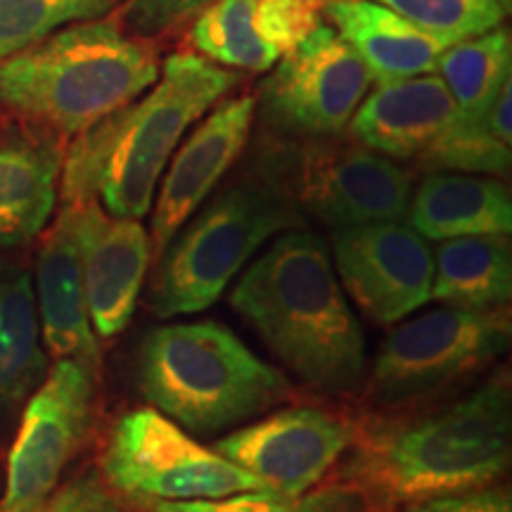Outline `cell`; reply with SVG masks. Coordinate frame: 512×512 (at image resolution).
Listing matches in <instances>:
<instances>
[{
  "instance_id": "6da1fadb",
  "label": "cell",
  "mask_w": 512,
  "mask_h": 512,
  "mask_svg": "<svg viewBox=\"0 0 512 512\" xmlns=\"http://www.w3.org/2000/svg\"><path fill=\"white\" fill-rule=\"evenodd\" d=\"M510 448V380L496 375L448 406L354 427L342 475L373 505H406L491 486Z\"/></svg>"
},
{
  "instance_id": "7a4b0ae2",
  "label": "cell",
  "mask_w": 512,
  "mask_h": 512,
  "mask_svg": "<svg viewBox=\"0 0 512 512\" xmlns=\"http://www.w3.org/2000/svg\"><path fill=\"white\" fill-rule=\"evenodd\" d=\"M235 86L238 76L200 55L166 57L143 95L74 136L62 159V202L93 200L119 219H143L185 133Z\"/></svg>"
},
{
  "instance_id": "3957f363",
  "label": "cell",
  "mask_w": 512,
  "mask_h": 512,
  "mask_svg": "<svg viewBox=\"0 0 512 512\" xmlns=\"http://www.w3.org/2000/svg\"><path fill=\"white\" fill-rule=\"evenodd\" d=\"M230 306L306 387L349 394L363 384L366 335L318 235L285 230L240 275Z\"/></svg>"
},
{
  "instance_id": "277c9868",
  "label": "cell",
  "mask_w": 512,
  "mask_h": 512,
  "mask_svg": "<svg viewBox=\"0 0 512 512\" xmlns=\"http://www.w3.org/2000/svg\"><path fill=\"white\" fill-rule=\"evenodd\" d=\"M159 76L155 46L117 19H88L0 62V107L29 126L74 138L143 95Z\"/></svg>"
},
{
  "instance_id": "5b68a950",
  "label": "cell",
  "mask_w": 512,
  "mask_h": 512,
  "mask_svg": "<svg viewBox=\"0 0 512 512\" xmlns=\"http://www.w3.org/2000/svg\"><path fill=\"white\" fill-rule=\"evenodd\" d=\"M138 387L155 411L192 434L228 430L292 396L290 380L216 320L147 332Z\"/></svg>"
},
{
  "instance_id": "8992f818",
  "label": "cell",
  "mask_w": 512,
  "mask_h": 512,
  "mask_svg": "<svg viewBox=\"0 0 512 512\" xmlns=\"http://www.w3.org/2000/svg\"><path fill=\"white\" fill-rule=\"evenodd\" d=\"M304 219L266 183L230 185L178 230L157 259L150 309L159 318L209 309L259 247Z\"/></svg>"
},
{
  "instance_id": "52a82bcc",
  "label": "cell",
  "mask_w": 512,
  "mask_h": 512,
  "mask_svg": "<svg viewBox=\"0 0 512 512\" xmlns=\"http://www.w3.org/2000/svg\"><path fill=\"white\" fill-rule=\"evenodd\" d=\"M261 183L332 230L403 221L413 195L411 176L394 159L330 138L273 147L264 155Z\"/></svg>"
},
{
  "instance_id": "ba28073f",
  "label": "cell",
  "mask_w": 512,
  "mask_h": 512,
  "mask_svg": "<svg viewBox=\"0 0 512 512\" xmlns=\"http://www.w3.org/2000/svg\"><path fill=\"white\" fill-rule=\"evenodd\" d=\"M105 484L136 503L214 501L242 491H266L214 448L190 439L155 408H140L117 420L100 456Z\"/></svg>"
},
{
  "instance_id": "9c48e42d",
  "label": "cell",
  "mask_w": 512,
  "mask_h": 512,
  "mask_svg": "<svg viewBox=\"0 0 512 512\" xmlns=\"http://www.w3.org/2000/svg\"><path fill=\"white\" fill-rule=\"evenodd\" d=\"M510 313L503 309L444 306L406 320L384 337L370 375L380 403L425 396L477 373L510 347Z\"/></svg>"
},
{
  "instance_id": "30bf717a",
  "label": "cell",
  "mask_w": 512,
  "mask_h": 512,
  "mask_svg": "<svg viewBox=\"0 0 512 512\" xmlns=\"http://www.w3.org/2000/svg\"><path fill=\"white\" fill-rule=\"evenodd\" d=\"M98 377L81 363L57 358L31 392L8 458L3 512L38 510L93 427Z\"/></svg>"
},
{
  "instance_id": "8fae6325",
  "label": "cell",
  "mask_w": 512,
  "mask_h": 512,
  "mask_svg": "<svg viewBox=\"0 0 512 512\" xmlns=\"http://www.w3.org/2000/svg\"><path fill=\"white\" fill-rule=\"evenodd\" d=\"M368 67L335 29L320 27L283 55L261 86V112L290 136L335 138L368 95Z\"/></svg>"
},
{
  "instance_id": "7c38bea8",
  "label": "cell",
  "mask_w": 512,
  "mask_h": 512,
  "mask_svg": "<svg viewBox=\"0 0 512 512\" xmlns=\"http://www.w3.org/2000/svg\"><path fill=\"white\" fill-rule=\"evenodd\" d=\"M335 273L358 309L396 325L432 299L434 254L403 221H373L332 230Z\"/></svg>"
},
{
  "instance_id": "4fadbf2b",
  "label": "cell",
  "mask_w": 512,
  "mask_h": 512,
  "mask_svg": "<svg viewBox=\"0 0 512 512\" xmlns=\"http://www.w3.org/2000/svg\"><path fill=\"white\" fill-rule=\"evenodd\" d=\"M354 425L328 411L294 406L214 441V451L259 479L266 491L302 496L347 453Z\"/></svg>"
},
{
  "instance_id": "5bb4252c",
  "label": "cell",
  "mask_w": 512,
  "mask_h": 512,
  "mask_svg": "<svg viewBox=\"0 0 512 512\" xmlns=\"http://www.w3.org/2000/svg\"><path fill=\"white\" fill-rule=\"evenodd\" d=\"M256 117L254 95L216 102L202 124L176 147L169 171L159 185L152 211V256L155 264L190 216L202 207L249 143Z\"/></svg>"
},
{
  "instance_id": "9a60e30c",
  "label": "cell",
  "mask_w": 512,
  "mask_h": 512,
  "mask_svg": "<svg viewBox=\"0 0 512 512\" xmlns=\"http://www.w3.org/2000/svg\"><path fill=\"white\" fill-rule=\"evenodd\" d=\"M74 216L88 316L98 339H112L131 323L152 259L150 233L138 219L107 214L98 202L67 204Z\"/></svg>"
},
{
  "instance_id": "2e32d148",
  "label": "cell",
  "mask_w": 512,
  "mask_h": 512,
  "mask_svg": "<svg viewBox=\"0 0 512 512\" xmlns=\"http://www.w3.org/2000/svg\"><path fill=\"white\" fill-rule=\"evenodd\" d=\"M34 297L48 354L55 361L69 358L81 363L95 377H100V339L93 332L88 316L74 216L67 204H62V211L38 249Z\"/></svg>"
},
{
  "instance_id": "e0dca14e",
  "label": "cell",
  "mask_w": 512,
  "mask_h": 512,
  "mask_svg": "<svg viewBox=\"0 0 512 512\" xmlns=\"http://www.w3.org/2000/svg\"><path fill=\"white\" fill-rule=\"evenodd\" d=\"M456 114V102L437 74L377 83L356 107L349 133L358 145L389 159H418Z\"/></svg>"
},
{
  "instance_id": "ac0fdd59",
  "label": "cell",
  "mask_w": 512,
  "mask_h": 512,
  "mask_svg": "<svg viewBox=\"0 0 512 512\" xmlns=\"http://www.w3.org/2000/svg\"><path fill=\"white\" fill-rule=\"evenodd\" d=\"M60 138L31 126L0 138V247L36 240L60 195Z\"/></svg>"
},
{
  "instance_id": "d6986e66",
  "label": "cell",
  "mask_w": 512,
  "mask_h": 512,
  "mask_svg": "<svg viewBox=\"0 0 512 512\" xmlns=\"http://www.w3.org/2000/svg\"><path fill=\"white\" fill-rule=\"evenodd\" d=\"M323 17L354 48L377 83L437 72L446 46L375 0H325Z\"/></svg>"
},
{
  "instance_id": "ffe728a7",
  "label": "cell",
  "mask_w": 512,
  "mask_h": 512,
  "mask_svg": "<svg viewBox=\"0 0 512 512\" xmlns=\"http://www.w3.org/2000/svg\"><path fill=\"white\" fill-rule=\"evenodd\" d=\"M406 219L415 233L434 242L510 235L512 197L496 178L434 171L411 195Z\"/></svg>"
},
{
  "instance_id": "44dd1931",
  "label": "cell",
  "mask_w": 512,
  "mask_h": 512,
  "mask_svg": "<svg viewBox=\"0 0 512 512\" xmlns=\"http://www.w3.org/2000/svg\"><path fill=\"white\" fill-rule=\"evenodd\" d=\"M434 254L432 299L456 309H501L512 294L510 235L444 240Z\"/></svg>"
},
{
  "instance_id": "7402d4cb",
  "label": "cell",
  "mask_w": 512,
  "mask_h": 512,
  "mask_svg": "<svg viewBox=\"0 0 512 512\" xmlns=\"http://www.w3.org/2000/svg\"><path fill=\"white\" fill-rule=\"evenodd\" d=\"M46 373L31 275L0 268V418L27 401Z\"/></svg>"
},
{
  "instance_id": "603a6c76",
  "label": "cell",
  "mask_w": 512,
  "mask_h": 512,
  "mask_svg": "<svg viewBox=\"0 0 512 512\" xmlns=\"http://www.w3.org/2000/svg\"><path fill=\"white\" fill-rule=\"evenodd\" d=\"M510 81L505 83L484 117L470 119L453 114L444 131L418 157L420 164L432 171L491 176L508 174L512 162Z\"/></svg>"
},
{
  "instance_id": "cb8c5ba5",
  "label": "cell",
  "mask_w": 512,
  "mask_h": 512,
  "mask_svg": "<svg viewBox=\"0 0 512 512\" xmlns=\"http://www.w3.org/2000/svg\"><path fill=\"white\" fill-rule=\"evenodd\" d=\"M512 41L501 27L482 36L448 46L439 57L437 72L456 102L458 117H484L498 93L510 81Z\"/></svg>"
},
{
  "instance_id": "d4e9b609",
  "label": "cell",
  "mask_w": 512,
  "mask_h": 512,
  "mask_svg": "<svg viewBox=\"0 0 512 512\" xmlns=\"http://www.w3.org/2000/svg\"><path fill=\"white\" fill-rule=\"evenodd\" d=\"M259 0H211L190 29V43L204 60L242 72H268L280 53L256 29Z\"/></svg>"
},
{
  "instance_id": "484cf974",
  "label": "cell",
  "mask_w": 512,
  "mask_h": 512,
  "mask_svg": "<svg viewBox=\"0 0 512 512\" xmlns=\"http://www.w3.org/2000/svg\"><path fill=\"white\" fill-rule=\"evenodd\" d=\"M121 0H0V62L72 24L110 15Z\"/></svg>"
},
{
  "instance_id": "4316f807",
  "label": "cell",
  "mask_w": 512,
  "mask_h": 512,
  "mask_svg": "<svg viewBox=\"0 0 512 512\" xmlns=\"http://www.w3.org/2000/svg\"><path fill=\"white\" fill-rule=\"evenodd\" d=\"M147 512H370L368 501L356 486L330 484L302 496H280L273 491H242L214 501H147Z\"/></svg>"
},
{
  "instance_id": "83f0119b",
  "label": "cell",
  "mask_w": 512,
  "mask_h": 512,
  "mask_svg": "<svg viewBox=\"0 0 512 512\" xmlns=\"http://www.w3.org/2000/svg\"><path fill=\"white\" fill-rule=\"evenodd\" d=\"M430 34L441 46L482 36L501 27L510 0H375Z\"/></svg>"
},
{
  "instance_id": "f1b7e54d",
  "label": "cell",
  "mask_w": 512,
  "mask_h": 512,
  "mask_svg": "<svg viewBox=\"0 0 512 512\" xmlns=\"http://www.w3.org/2000/svg\"><path fill=\"white\" fill-rule=\"evenodd\" d=\"M323 5L325 0H259L256 29L283 57L323 24Z\"/></svg>"
},
{
  "instance_id": "f546056e",
  "label": "cell",
  "mask_w": 512,
  "mask_h": 512,
  "mask_svg": "<svg viewBox=\"0 0 512 512\" xmlns=\"http://www.w3.org/2000/svg\"><path fill=\"white\" fill-rule=\"evenodd\" d=\"M211 0H126L124 19L140 36L169 34L195 19Z\"/></svg>"
},
{
  "instance_id": "4dcf8cb0",
  "label": "cell",
  "mask_w": 512,
  "mask_h": 512,
  "mask_svg": "<svg viewBox=\"0 0 512 512\" xmlns=\"http://www.w3.org/2000/svg\"><path fill=\"white\" fill-rule=\"evenodd\" d=\"M38 512H128L105 479L83 472L53 491Z\"/></svg>"
},
{
  "instance_id": "1f68e13d",
  "label": "cell",
  "mask_w": 512,
  "mask_h": 512,
  "mask_svg": "<svg viewBox=\"0 0 512 512\" xmlns=\"http://www.w3.org/2000/svg\"><path fill=\"white\" fill-rule=\"evenodd\" d=\"M403 512H512V498L508 486L491 484L406 503Z\"/></svg>"
},
{
  "instance_id": "d6a6232c",
  "label": "cell",
  "mask_w": 512,
  "mask_h": 512,
  "mask_svg": "<svg viewBox=\"0 0 512 512\" xmlns=\"http://www.w3.org/2000/svg\"><path fill=\"white\" fill-rule=\"evenodd\" d=\"M38 510H41V508H38ZM38 510H31V512H38ZM0 512H3V510H0Z\"/></svg>"
}]
</instances>
